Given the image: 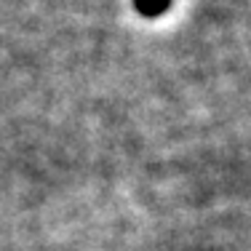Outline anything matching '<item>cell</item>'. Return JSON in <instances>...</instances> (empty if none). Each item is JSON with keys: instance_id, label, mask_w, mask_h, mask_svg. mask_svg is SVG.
I'll return each instance as SVG.
<instances>
[{"instance_id": "6da1fadb", "label": "cell", "mask_w": 251, "mask_h": 251, "mask_svg": "<svg viewBox=\"0 0 251 251\" xmlns=\"http://www.w3.org/2000/svg\"><path fill=\"white\" fill-rule=\"evenodd\" d=\"M169 3H171V0H134L136 11H139L142 16H158V14H163V11L169 8Z\"/></svg>"}]
</instances>
